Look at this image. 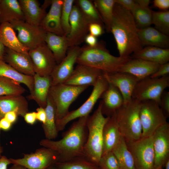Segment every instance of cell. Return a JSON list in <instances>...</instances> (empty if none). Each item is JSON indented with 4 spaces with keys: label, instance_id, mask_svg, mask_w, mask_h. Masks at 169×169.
I'll return each mask as SVG.
<instances>
[{
    "label": "cell",
    "instance_id": "6da1fadb",
    "mask_svg": "<svg viewBox=\"0 0 169 169\" xmlns=\"http://www.w3.org/2000/svg\"><path fill=\"white\" fill-rule=\"evenodd\" d=\"M89 115L79 118L59 140L43 139L40 141V145L54 151L58 156L59 162L85 158L84 148L88 136L86 122Z\"/></svg>",
    "mask_w": 169,
    "mask_h": 169
},
{
    "label": "cell",
    "instance_id": "7a4b0ae2",
    "mask_svg": "<svg viewBox=\"0 0 169 169\" xmlns=\"http://www.w3.org/2000/svg\"><path fill=\"white\" fill-rule=\"evenodd\" d=\"M138 29L131 11L115 3L110 32L115 39L120 56H130L143 48Z\"/></svg>",
    "mask_w": 169,
    "mask_h": 169
},
{
    "label": "cell",
    "instance_id": "3957f363",
    "mask_svg": "<svg viewBox=\"0 0 169 169\" xmlns=\"http://www.w3.org/2000/svg\"><path fill=\"white\" fill-rule=\"evenodd\" d=\"M131 58V56L117 57L111 54L104 42L100 41L94 46L85 45L80 47L76 64L99 69L103 73H111L119 72Z\"/></svg>",
    "mask_w": 169,
    "mask_h": 169
},
{
    "label": "cell",
    "instance_id": "277c9868",
    "mask_svg": "<svg viewBox=\"0 0 169 169\" xmlns=\"http://www.w3.org/2000/svg\"><path fill=\"white\" fill-rule=\"evenodd\" d=\"M109 118L103 114L100 102L97 108L92 115L88 116L87 120L88 134L84 148L85 157L97 166L102 153L103 129Z\"/></svg>",
    "mask_w": 169,
    "mask_h": 169
},
{
    "label": "cell",
    "instance_id": "5b68a950",
    "mask_svg": "<svg viewBox=\"0 0 169 169\" xmlns=\"http://www.w3.org/2000/svg\"><path fill=\"white\" fill-rule=\"evenodd\" d=\"M141 101L132 98L115 112L122 137L126 144L140 139L142 130L140 118Z\"/></svg>",
    "mask_w": 169,
    "mask_h": 169
},
{
    "label": "cell",
    "instance_id": "8992f818",
    "mask_svg": "<svg viewBox=\"0 0 169 169\" xmlns=\"http://www.w3.org/2000/svg\"><path fill=\"white\" fill-rule=\"evenodd\" d=\"M88 87L75 86L64 83L50 87L49 95L55 106L56 121L62 119L68 113L71 104Z\"/></svg>",
    "mask_w": 169,
    "mask_h": 169
},
{
    "label": "cell",
    "instance_id": "52a82bcc",
    "mask_svg": "<svg viewBox=\"0 0 169 169\" xmlns=\"http://www.w3.org/2000/svg\"><path fill=\"white\" fill-rule=\"evenodd\" d=\"M169 86V75L158 78L148 77L138 81L132 92V98L140 101L153 100L160 105L161 94Z\"/></svg>",
    "mask_w": 169,
    "mask_h": 169
},
{
    "label": "cell",
    "instance_id": "ba28073f",
    "mask_svg": "<svg viewBox=\"0 0 169 169\" xmlns=\"http://www.w3.org/2000/svg\"><path fill=\"white\" fill-rule=\"evenodd\" d=\"M109 83L104 76L103 73L99 77L94 85L92 91L86 101L76 110L69 111L63 118L56 121L58 131H62L70 121L77 118L89 115L98 100L106 89Z\"/></svg>",
    "mask_w": 169,
    "mask_h": 169
},
{
    "label": "cell",
    "instance_id": "9c48e42d",
    "mask_svg": "<svg viewBox=\"0 0 169 169\" xmlns=\"http://www.w3.org/2000/svg\"><path fill=\"white\" fill-rule=\"evenodd\" d=\"M139 115L142 130L141 137L152 136L158 127L167 122V118L159 104L153 100L141 101Z\"/></svg>",
    "mask_w": 169,
    "mask_h": 169
},
{
    "label": "cell",
    "instance_id": "30bf717a",
    "mask_svg": "<svg viewBox=\"0 0 169 169\" xmlns=\"http://www.w3.org/2000/svg\"><path fill=\"white\" fill-rule=\"evenodd\" d=\"M126 144L133 157L136 169H154L152 135Z\"/></svg>",
    "mask_w": 169,
    "mask_h": 169
},
{
    "label": "cell",
    "instance_id": "8fae6325",
    "mask_svg": "<svg viewBox=\"0 0 169 169\" xmlns=\"http://www.w3.org/2000/svg\"><path fill=\"white\" fill-rule=\"evenodd\" d=\"M9 159L11 164L22 166L27 169H45L59 162L56 154L44 147L36 150L34 153L24 154L21 158Z\"/></svg>",
    "mask_w": 169,
    "mask_h": 169
},
{
    "label": "cell",
    "instance_id": "7c38bea8",
    "mask_svg": "<svg viewBox=\"0 0 169 169\" xmlns=\"http://www.w3.org/2000/svg\"><path fill=\"white\" fill-rule=\"evenodd\" d=\"M20 42L29 50L45 42L47 32L40 26L31 24L23 20H15L10 23Z\"/></svg>",
    "mask_w": 169,
    "mask_h": 169
},
{
    "label": "cell",
    "instance_id": "4fadbf2b",
    "mask_svg": "<svg viewBox=\"0 0 169 169\" xmlns=\"http://www.w3.org/2000/svg\"><path fill=\"white\" fill-rule=\"evenodd\" d=\"M28 54L35 73L41 76H50L57 64L45 43L29 50Z\"/></svg>",
    "mask_w": 169,
    "mask_h": 169
},
{
    "label": "cell",
    "instance_id": "5bb4252c",
    "mask_svg": "<svg viewBox=\"0 0 169 169\" xmlns=\"http://www.w3.org/2000/svg\"><path fill=\"white\" fill-rule=\"evenodd\" d=\"M154 153V169H162L169 159V124L158 127L152 135Z\"/></svg>",
    "mask_w": 169,
    "mask_h": 169
},
{
    "label": "cell",
    "instance_id": "9a60e30c",
    "mask_svg": "<svg viewBox=\"0 0 169 169\" xmlns=\"http://www.w3.org/2000/svg\"><path fill=\"white\" fill-rule=\"evenodd\" d=\"M70 30L67 36L69 47L79 46L89 33V24L83 17L78 7L73 5L70 18Z\"/></svg>",
    "mask_w": 169,
    "mask_h": 169
},
{
    "label": "cell",
    "instance_id": "2e32d148",
    "mask_svg": "<svg viewBox=\"0 0 169 169\" xmlns=\"http://www.w3.org/2000/svg\"><path fill=\"white\" fill-rule=\"evenodd\" d=\"M80 49L79 46L69 48L65 57L56 65L50 75L51 86L63 83L70 76L76 63Z\"/></svg>",
    "mask_w": 169,
    "mask_h": 169
},
{
    "label": "cell",
    "instance_id": "e0dca14e",
    "mask_svg": "<svg viewBox=\"0 0 169 169\" xmlns=\"http://www.w3.org/2000/svg\"><path fill=\"white\" fill-rule=\"evenodd\" d=\"M108 83L116 87L121 94L124 104L129 102L132 99V95L138 79L128 73L117 72L111 73H103Z\"/></svg>",
    "mask_w": 169,
    "mask_h": 169
},
{
    "label": "cell",
    "instance_id": "ac0fdd59",
    "mask_svg": "<svg viewBox=\"0 0 169 169\" xmlns=\"http://www.w3.org/2000/svg\"><path fill=\"white\" fill-rule=\"evenodd\" d=\"M103 73L99 69L77 64L70 76L63 83L75 86H94Z\"/></svg>",
    "mask_w": 169,
    "mask_h": 169
},
{
    "label": "cell",
    "instance_id": "d6986e66",
    "mask_svg": "<svg viewBox=\"0 0 169 169\" xmlns=\"http://www.w3.org/2000/svg\"><path fill=\"white\" fill-rule=\"evenodd\" d=\"M160 65L141 59L131 58L122 66L119 72L130 74L140 80L150 76Z\"/></svg>",
    "mask_w": 169,
    "mask_h": 169
},
{
    "label": "cell",
    "instance_id": "ffe728a7",
    "mask_svg": "<svg viewBox=\"0 0 169 169\" xmlns=\"http://www.w3.org/2000/svg\"><path fill=\"white\" fill-rule=\"evenodd\" d=\"M25 21L31 24L39 26L46 14V10L51 0H45L42 6L37 0H19Z\"/></svg>",
    "mask_w": 169,
    "mask_h": 169
},
{
    "label": "cell",
    "instance_id": "44dd1931",
    "mask_svg": "<svg viewBox=\"0 0 169 169\" xmlns=\"http://www.w3.org/2000/svg\"><path fill=\"white\" fill-rule=\"evenodd\" d=\"M63 0H51L50 9L43 19L40 26L47 33L64 36L61 16Z\"/></svg>",
    "mask_w": 169,
    "mask_h": 169
},
{
    "label": "cell",
    "instance_id": "7402d4cb",
    "mask_svg": "<svg viewBox=\"0 0 169 169\" xmlns=\"http://www.w3.org/2000/svg\"><path fill=\"white\" fill-rule=\"evenodd\" d=\"M3 61L23 74L33 76L35 74L28 54L18 52L6 47Z\"/></svg>",
    "mask_w": 169,
    "mask_h": 169
},
{
    "label": "cell",
    "instance_id": "603a6c76",
    "mask_svg": "<svg viewBox=\"0 0 169 169\" xmlns=\"http://www.w3.org/2000/svg\"><path fill=\"white\" fill-rule=\"evenodd\" d=\"M28 101L22 95H13L0 96V116L4 117L8 112L13 111L18 116L23 117L28 112Z\"/></svg>",
    "mask_w": 169,
    "mask_h": 169
},
{
    "label": "cell",
    "instance_id": "cb8c5ba5",
    "mask_svg": "<svg viewBox=\"0 0 169 169\" xmlns=\"http://www.w3.org/2000/svg\"><path fill=\"white\" fill-rule=\"evenodd\" d=\"M108 83L100 97L102 100L100 102L102 113L107 117L112 115L124 104L123 98L120 91L114 85Z\"/></svg>",
    "mask_w": 169,
    "mask_h": 169
},
{
    "label": "cell",
    "instance_id": "d4e9b609",
    "mask_svg": "<svg viewBox=\"0 0 169 169\" xmlns=\"http://www.w3.org/2000/svg\"><path fill=\"white\" fill-rule=\"evenodd\" d=\"M121 137L115 112L109 117L104 126L102 156L111 151L118 143Z\"/></svg>",
    "mask_w": 169,
    "mask_h": 169
},
{
    "label": "cell",
    "instance_id": "484cf974",
    "mask_svg": "<svg viewBox=\"0 0 169 169\" xmlns=\"http://www.w3.org/2000/svg\"><path fill=\"white\" fill-rule=\"evenodd\" d=\"M138 37L142 45L169 49V36L151 26L138 28Z\"/></svg>",
    "mask_w": 169,
    "mask_h": 169
},
{
    "label": "cell",
    "instance_id": "4316f807",
    "mask_svg": "<svg viewBox=\"0 0 169 169\" xmlns=\"http://www.w3.org/2000/svg\"><path fill=\"white\" fill-rule=\"evenodd\" d=\"M33 92L28 98L34 100L39 106L44 108L47 103L49 91L51 86V79L49 76H41L35 74L33 76Z\"/></svg>",
    "mask_w": 169,
    "mask_h": 169
},
{
    "label": "cell",
    "instance_id": "83f0119b",
    "mask_svg": "<svg viewBox=\"0 0 169 169\" xmlns=\"http://www.w3.org/2000/svg\"><path fill=\"white\" fill-rule=\"evenodd\" d=\"M15 31L10 23H1L0 25V41L7 48L28 54L29 50L20 42Z\"/></svg>",
    "mask_w": 169,
    "mask_h": 169
},
{
    "label": "cell",
    "instance_id": "f1b7e54d",
    "mask_svg": "<svg viewBox=\"0 0 169 169\" xmlns=\"http://www.w3.org/2000/svg\"><path fill=\"white\" fill-rule=\"evenodd\" d=\"M45 42L53 54L57 64H59L65 57L69 48L67 36L47 32Z\"/></svg>",
    "mask_w": 169,
    "mask_h": 169
},
{
    "label": "cell",
    "instance_id": "f546056e",
    "mask_svg": "<svg viewBox=\"0 0 169 169\" xmlns=\"http://www.w3.org/2000/svg\"><path fill=\"white\" fill-rule=\"evenodd\" d=\"M130 56L131 58L140 59L161 65L169 61V49L147 46Z\"/></svg>",
    "mask_w": 169,
    "mask_h": 169
},
{
    "label": "cell",
    "instance_id": "4dcf8cb0",
    "mask_svg": "<svg viewBox=\"0 0 169 169\" xmlns=\"http://www.w3.org/2000/svg\"><path fill=\"white\" fill-rule=\"evenodd\" d=\"M15 20L25 21L18 1L0 0V23Z\"/></svg>",
    "mask_w": 169,
    "mask_h": 169
},
{
    "label": "cell",
    "instance_id": "1f68e13d",
    "mask_svg": "<svg viewBox=\"0 0 169 169\" xmlns=\"http://www.w3.org/2000/svg\"><path fill=\"white\" fill-rule=\"evenodd\" d=\"M0 76L24 84L29 90L30 95L32 94L33 90V76L20 73L3 60H0Z\"/></svg>",
    "mask_w": 169,
    "mask_h": 169
},
{
    "label": "cell",
    "instance_id": "d6a6232c",
    "mask_svg": "<svg viewBox=\"0 0 169 169\" xmlns=\"http://www.w3.org/2000/svg\"><path fill=\"white\" fill-rule=\"evenodd\" d=\"M45 110L46 114V121L44 124H42V126L46 139L53 140L57 137L58 131L56 125V110L55 106L49 95Z\"/></svg>",
    "mask_w": 169,
    "mask_h": 169
},
{
    "label": "cell",
    "instance_id": "836d02e7",
    "mask_svg": "<svg viewBox=\"0 0 169 169\" xmlns=\"http://www.w3.org/2000/svg\"><path fill=\"white\" fill-rule=\"evenodd\" d=\"M112 151L118 160L120 169H136L132 156L122 136Z\"/></svg>",
    "mask_w": 169,
    "mask_h": 169
},
{
    "label": "cell",
    "instance_id": "e575fe53",
    "mask_svg": "<svg viewBox=\"0 0 169 169\" xmlns=\"http://www.w3.org/2000/svg\"><path fill=\"white\" fill-rule=\"evenodd\" d=\"M93 3L102 20L106 31L110 32L115 0H95Z\"/></svg>",
    "mask_w": 169,
    "mask_h": 169
},
{
    "label": "cell",
    "instance_id": "d590c367",
    "mask_svg": "<svg viewBox=\"0 0 169 169\" xmlns=\"http://www.w3.org/2000/svg\"><path fill=\"white\" fill-rule=\"evenodd\" d=\"M74 4L78 7L89 24L98 23L104 27L101 17L93 1L89 0H75Z\"/></svg>",
    "mask_w": 169,
    "mask_h": 169
},
{
    "label": "cell",
    "instance_id": "8d00e7d4",
    "mask_svg": "<svg viewBox=\"0 0 169 169\" xmlns=\"http://www.w3.org/2000/svg\"><path fill=\"white\" fill-rule=\"evenodd\" d=\"M131 12L138 28H146L152 24V11L149 7H141L136 3L135 7Z\"/></svg>",
    "mask_w": 169,
    "mask_h": 169
},
{
    "label": "cell",
    "instance_id": "74e56055",
    "mask_svg": "<svg viewBox=\"0 0 169 169\" xmlns=\"http://www.w3.org/2000/svg\"><path fill=\"white\" fill-rule=\"evenodd\" d=\"M56 169H100L98 166L84 157L58 162L55 164Z\"/></svg>",
    "mask_w": 169,
    "mask_h": 169
},
{
    "label": "cell",
    "instance_id": "f35d334b",
    "mask_svg": "<svg viewBox=\"0 0 169 169\" xmlns=\"http://www.w3.org/2000/svg\"><path fill=\"white\" fill-rule=\"evenodd\" d=\"M20 84L6 77L0 76V96L22 95L26 90Z\"/></svg>",
    "mask_w": 169,
    "mask_h": 169
},
{
    "label": "cell",
    "instance_id": "ab89813d",
    "mask_svg": "<svg viewBox=\"0 0 169 169\" xmlns=\"http://www.w3.org/2000/svg\"><path fill=\"white\" fill-rule=\"evenodd\" d=\"M152 23L157 30L169 36V11H153Z\"/></svg>",
    "mask_w": 169,
    "mask_h": 169
},
{
    "label": "cell",
    "instance_id": "60d3db41",
    "mask_svg": "<svg viewBox=\"0 0 169 169\" xmlns=\"http://www.w3.org/2000/svg\"><path fill=\"white\" fill-rule=\"evenodd\" d=\"M74 2V0H63L61 21L62 29L64 36H66L70 31V18Z\"/></svg>",
    "mask_w": 169,
    "mask_h": 169
},
{
    "label": "cell",
    "instance_id": "b9f144b4",
    "mask_svg": "<svg viewBox=\"0 0 169 169\" xmlns=\"http://www.w3.org/2000/svg\"><path fill=\"white\" fill-rule=\"evenodd\" d=\"M98 166L100 169H120L118 160L112 151L101 156Z\"/></svg>",
    "mask_w": 169,
    "mask_h": 169
},
{
    "label": "cell",
    "instance_id": "7bdbcfd3",
    "mask_svg": "<svg viewBox=\"0 0 169 169\" xmlns=\"http://www.w3.org/2000/svg\"><path fill=\"white\" fill-rule=\"evenodd\" d=\"M160 106L166 118L169 116V92L164 90L161 94Z\"/></svg>",
    "mask_w": 169,
    "mask_h": 169
},
{
    "label": "cell",
    "instance_id": "ee69618b",
    "mask_svg": "<svg viewBox=\"0 0 169 169\" xmlns=\"http://www.w3.org/2000/svg\"><path fill=\"white\" fill-rule=\"evenodd\" d=\"M169 74V63L160 65L157 70L150 77L152 78H158Z\"/></svg>",
    "mask_w": 169,
    "mask_h": 169
},
{
    "label": "cell",
    "instance_id": "f6af8a7d",
    "mask_svg": "<svg viewBox=\"0 0 169 169\" xmlns=\"http://www.w3.org/2000/svg\"><path fill=\"white\" fill-rule=\"evenodd\" d=\"M104 27L101 25L93 23L89 25V33L97 38L102 35L104 33Z\"/></svg>",
    "mask_w": 169,
    "mask_h": 169
},
{
    "label": "cell",
    "instance_id": "bcb514c9",
    "mask_svg": "<svg viewBox=\"0 0 169 169\" xmlns=\"http://www.w3.org/2000/svg\"><path fill=\"white\" fill-rule=\"evenodd\" d=\"M115 3L131 12L136 5L135 0H115Z\"/></svg>",
    "mask_w": 169,
    "mask_h": 169
},
{
    "label": "cell",
    "instance_id": "7dc6e473",
    "mask_svg": "<svg viewBox=\"0 0 169 169\" xmlns=\"http://www.w3.org/2000/svg\"><path fill=\"white\" fill-rule=\"evenodd\" d=\"M153 4L155 7L163 11L166 10L169 8V0H154Z\"/></svg>",
    "mask_w": 169,
    "mask_h": 169
},
{
    "label": "cell",
    "instance_id": "c3c4849f",
    "mask_svg": "<svg viewBox=\"0 0 169 169\" xmlns=\"http://www.w3.org/2000/svg\"><path fill=\"white\" fill-rule=\"evenodd\" d=\"M36 118L42 123V124L45 123L46 119V114L45 108L40 107L36 109Z\"/></svg>",
    "mask_w": 169,
    "mask_h": 169
},
{
    "label": "cell",
    "instance_id": "681fc988",
    "mask_svg": "<svg viewBox=\"0 0 169 169\" xmlns=\"http://www.w3.org/2000/svg\"><path fill=\"white\" fill-rule=\"evenodd\" d=\"M23 118L27 123L31 125H33L37 120L36 112H28L25 115Z\"/></svg>",
    "mask_w": 169,
    "mask_h": 169
},
{
    "label": "cell",
    "instance_id": "f907efd6",
    "mask_svg": "<svg viewBox=\"0 0 169 169\" xmlns=\"http://www.w3.org/2000/svg\"><path fill=\"white\" fill-rule=\"evenodd\" d=\"M84 42L87 45L91 47L95 46L98 42L97 37L90 33H88L86 36Z\"/></svg>",
    "mask_w": 169,
    "mask_h": 169
},
{
    "label": "cell",
    "instance_id": "816d5d0a",
    "mask_svg": "<svg viewBox=\"0 0 169 169\" xmlns=\"http://www.w3.org/2000/svg\"><path fill=\"white\" fill-rule=\"evenodd\" d=\"M12 124L4 117L0 120V128L4 131L9 130L12 126Z\"/></svg>",
    "mask_w": 169,
    "mask_h": 169
},
{
    "label": "cell",
    "instance_id": "f5cc1de1",
    "mask_svg": "<svg viewBox=\"0 0 169 169\" xmlns=\"http://www.w3.org/2000/svg\"><path fill=\"white\" fill-rule=\"evenodd\" d=\"M11 164L9 159L4 156H2L0 158V169H8V166Z\"/></svg>",
    "mask_w": 169,
    "mask_h": 169
},
{
    "label": "cell",
    "instance_id": "db71d44e",
    "mask_svg": "<svg viewBox=\"0 0 169 169\" xmlns=\"http://www.w3.org/2000/svg\"><path fill=\"white\" fill-rule=\"evenodd\" d=\"M17 116L18 115L15 112L11 111L7 113L4 117L12 124L16 121Z\"/></svg>",
    "mask_w": 169,
    "mask_h": 169
},
{
    "label": "cell",
    "instance_id": "11a10c76",
    "mask_svg": "<svg viewBox=\"0 0 169 169\" xmlns=\"http://www.w3.org/2000/svg\"><path fill=\"white\" fill-rule=\"evenodd\" d=\"M136 3L139 6L144 7H149L151 1L149 0H136Z\"/></svg>",
    "mask_w": 169,
    "mask_h": 169
},
{
    "label": "cell",
    "instance_id": "9f6ffc18",
    "mask_svg": "<svg viewBox=\"0 0 169 169\" xmlns=\"http://www.w3.org/2000/svg\"><path fill=\"white\" fill-rule=\"evenodd\" d=\"M6 47L0 40V60H3Z\"/></svg>",
    "mask_w": 169,
    "mask_h": 169
},
{
    "label": "cell",
    "instance_id": "6f0895ef",
    "mask_svg": "<svg viewBox=\"0 0 169 169\" xmlns=\"http://www.w3.org/2000/svg\"><path fill=\"white\" fill-rule=\"evenodd\" d=\"M27 169L24 167L22 166L17 165L13 164V165L10 167L9 169Z\"/></svg>",
    "mask_w": 169,
    "mask_h": 169
},
{
    "label": "cell",
    "instance_id": "680465c9",
    "mask_svg": "<svg viewBox=\"0 0 169 169\" xmlns=\"http://www.w3.org/2000/svg\"><path fill=\"white\" fill-rule=\"evenodd\" d=\"M164 166L165 167V169H169V159L166 161Z\"/></svg>",
    "mask_w": 169,
    "mask_h": 169
},
{
    "label": "cell",
    "instance_id": "91938a15",
    "mask_svg": "<svg viewBox=\"0 0 169 169\" xmlns=\"http://www.w3.org/2000/svg\"><path fill=\"white\" fill-rule=\"evenodd\" d=\"M55 164L50 166L45 169H56Z\"/></svg>",
    "mask_w": 169,
    "mask_h": 169
},
{
    "label": "cell",
    "instance_id": "94428289",
    "mask_svg": "<svg viewBox=\"0 0 169 169\" xmlns=\"http://www.w3.org/2000/svg\"><path fill=\"white\" fill-rule=\"evenodd\" d=\"M1 118L0 116V120H1ZM2 152H3V149H2V147H1V144H0V158L2 156V155H1V154L2 153Z\"/></svg>",
    "mask_w": 169,
    "mask_h": 169
},
{
    "label": "cell",
    "instance_id": "6125c7cd",
    "mask_svg": "<svg viewBox=\"0 0 169 169\" xmlns=\"http://www.w3.org/2000/svg\"><path fill=\"white\" fill-rule=\"evenodd\" d=\"M158 169V168H156V169Z\"/></svg>",
    "mask_w": 169,
    "mask_h": 169
},
{
    "label": "cell",
    "instance_id": "be15d7a7",
    "mask_svg": "<svg viewBox=\"0 0 169 169\" xmlns=\"http://www.w3.org/2000/svg\"><path fill=\"white\" fill-rule=\"evenodd\" d=\"M0 24H1V23H0Z\"/></svg>",
    "mask_w": 169,
    "mask_h": 169
}]
</instances>
